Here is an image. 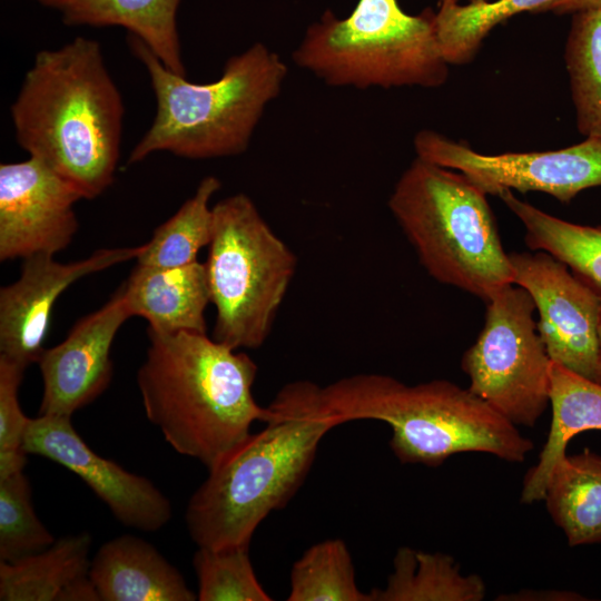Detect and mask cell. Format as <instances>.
<instances>
[{
	"label": "cell",
	"mask_w": 601,
	"mask_h": 601,
	"mask_svg": "<svg viewBox=\"0 0 601 601\" xmlns=\"http://www.w3.org/2000/svg\"><path fill=\"white\" fill-rule=\"evenodd\" d=\"M199 601H272L259 583L249 545L198 546L193 558Z\"/></svg>",
	"instance_id": "cell-28"
},
{
	"label": "cell",
	"mask_w": 601,
	"mask_h": 601,
	"mask_svg": "<svg viewBox=\"0 0 601 601\" xmlns=\"http://www.w3.org/2000/svg\"><path fill=\"white\" fill-rule=\"evenodd\" d=\"M593 8H601V0H556L549 4L543 12L552 11L558 14H565Z\"/></svg>",
	"instance_id": "cell-32"
},
{
	"label": "cell",
	"mask_w": 601,
	"mask_h": 601,
	"mask_svg": "<svg viewBox=\"0 0 601 601\" xmlns=\"http://www.w3.org/2000/svg\"><path fill=\"white\" fill-rule=\"evenodd\" d=\"M120 288L131 317L144 318L147 329L207 333L210 292L205 263L179 267L137 264Z\"/></svg>",
	"instance_id": "cell-16"
},
{
	"label": "cell",
	"mask_w": 601,
	"mask_h": 601,
	"mask_svg": "<svg viewBox=\"0 0 601 601\" xmlns=\"http://www.w3.org/2000/svg\"><path fill=\"white\" fill-rule=\"evenodd\" d=\"M534 311L523 287L501 289L486 302L483 328L461 361L467 388L515 426L533 427L550 404L552 361Z\"/></svg>",
	"instance_id": "cell-9"
},
{
	"label": "cell",
	"mask_w": 601,
	"mask_h": 601,
	"mask_svg": "<svg viewBox=\"0 0 601 601\" xmlns=\"http://www.w3.org/2000/svg\"><path fill=\"white\" fill-rule=\"evenodd\" d=\"M486 196L462 173L416 157L388 198L427 274L485 302L514 284Z\"/></svg>",
	"instance_id": "cell-6"
},
{
	"label": "cell",
	"mask_w": 601,
	"mask_h": 601,
	"mask_svg": "<svg viewBox=\"0 0 601 601\" xmlns=\"http://www.w3.org/2000/svg\"><path fill=\"white\" fill-rule=\"evenodd\" d=\"M53 543V535L35 512L23 472L0 480V561L12 562Z\"/></svg>",
	"instance_id": "cell-29"
},
{
	"label": "cell",
	"mask_w": 601,
	"mask_h": 601,
	"mask_svg": "<svg viewBox=\"0 0 601 601\" xmlns=\"http://www.w3.org/2000/svg\"><path fill=\"white\" fill-rule=\"evenodd\" d=\"M564 60L578 131L601 139V8L572 13Z\"/></svg>",
	"instance_id": "cell-25"
},
{
	"label": "cell",
	"mask_w": 601,
	"mask_h": 601,
	"mask_svg": "<svg viewBox=\"0 0 601 601\" xmlns=\"http://www.w3.org/2000/svg\"><path fill=\"white\" fill-rule=\"evenodd\" d=\"M268 406L266 426L209 469L189 499L186 523L198 546L249 545L262 521L300 487L323 437L342 424L311 381L286 384Z\"/></svg>",
	"instance_id": "cell-2"
},
{
	"label": "cell",
	"mask_w": 601,
	"mask_h": 601,
	"mask_svg": "<svg viewBox=\"0 0 601 601\" xmlns=\"http://www.w3.org/2000/svg\"><path fill=\"white\" fill-rule=\"evenodd\" d=\"M370 594L372 601H482L486 587L480 575L462 574L446 553L402 546L386 584Z\"/></svg>",
	"instance_id": "cell-22"
},
{
	"label": "cell",
	"mask_w": 601,
	"mask_h": 601,
	"mask_svg": "<svg viewBox=\"0 0 601 601\" xmlns=\"http://www.w3.org/2000/svg\"><path fill=\"white\" fill-rule=\"evenodd\" d=\"M89 578L100 601H194L197 593L149 542L121 535L102 544Z\"/></svg>",
	"instance_id": "cell-17"
},
{
	"label": "cell",
	"mask_w": 601,
	"mask_h": 601,
	"mask_svg": "<svg viewBox=\"0 0 601 601\" xmlns=\"http://www.w3.org/2000/svg\"><path fill=\"white\" fill-rule=\"evenodd\" d=\"M180 0H76L62 13L67 26L122 27L170 71L186 76L177 30Z\"/></svg>",
	"instance_id": "cell-19"
},
{
	"label": "cell",
	"mask_w": 601,
	"mask_h": 601,
	"mask_svg": "<svg viewBox=\"0 0 601 601\" xmlns=\"http://www.w3.org/2000/svg\"><path fill=\"white\" fill-rule=\"evenodd\" d=\"M543 500L570 546L601 543V454L585 447L554 466Z\"/></svg>",
	"instance_id": "cell-20"
},
{
	"label": "cell",
	"mask_w": 601,
	"mask_h": 601,
	"mask_svg": "<svg viewBox=\"0 0 601 601\" xmlns=\"http://www.w3.org/2000/svg\"><path fill=\"white\" fill-rule=\"evenodd\" d=\"M599 338H600V357H599V367H598V374L595 381L601 383V318H600V325H599Z\"/></svg>",
	"instance_id": "cell-34"
},
{
	"label": "cell",
	"mask_w": 601,
	"mask_h": 601,
	"mask_svg": "<svg viewBox=\"0 0 601 601\" xmlns=\"http://www.w3.org/2000/svg\"><path fill=\"white\" fill-rule=\"evenodd\" d=\"M288 601H372L355 577L346 543L329 539L309 546L290 570Z\"/></svg>",
	"instance_id": "cell-27"
},
{
	"label": "cell",
	"mask_w": 601,
	"mask_h": 601,
	"mask_svg": "<svg viewBox=\"0 0 601 601\" xmlns=\"http://www.w3.org/2000/svg\"><path fill=\"white\" fill-rule=\"evenodd\" d=\"M435 12L403 11L397 0H358L345 18L326 10L293 52L297 67L333 87L357 89L445 83Z\"/></svg>",
	"instance_id": "cell-7"
},
{
	"label": "cell",
	"mask_w": 601,
	"mask_h": 601,
	"mask_svg": "<svg viewBox=\"0 0 601 601\" xmlns=\"http://www.w3.org/2000/svg\"><path fill=\"white\" fill-rule=\"evenodd\" d=\"M552 420L538 463L523 479L521 502L543 500L556 463L566 454L569 442L585 431H601V383L556 363L550 367Z\"/></svg>",
	"instance_id": "cell-18"
},
{
	"label": "cell",
	"mask_w": 601,
	"mask_h": 601,
	"mask_svg": "<svg viewBox=\"0 0 601 601\" xmlns=\"http://www.w3.org/2000/svg\"><path fill=\"white\" fill-rule=\"evenodd\" d=\"M220 187L221 181L216 176L204 177L194 195L141 245V252L136 258L137 264L179 267L197 262L198 252L207 247L211 239L210 201Z\"/></svg>",
	"instance_id": "cell-24"
},
{
	"label": "cell",
	"mask_w": 601,
	"mask_h": 601,
	"mask_svg": "<svg viewBox=\"0 0 601 601\" xmlns=\"http://www.w3.org/2000/svg\"><path fill=\"white\" fill-rule=\"evenodd\" d=\"M416 157L462 173L486 195L504 190L540 191L570 203L584 189L601 186V139L558 150L486 155L433 130L414 138Z\"/></svg>",
	"instance_id": "cell-10"
},
{
	"label": "cell",
	"mask_w": 601,
	"mask_h": 601,
	"mask_svg": "<svg viewBox=\"0 0 601 601\" xmlns=\"http://www.w3.org/2000/svg\"><path fill=\"white\" fill-rule=\"evenodd\" d=\"M147 335L137 372L147 418L176 452L209 470L252 434L254 423L272 415L253 395L257 365L207 333Z\"/></svg>",
	"instance_id": "cell-3"
},
{
	"label": "cell",
	"mask_w": 601,
	"mask_h": 601,
	"mask_svg": "<svg viewBox=\"0 0 601 601\" xmlns=\"http://www.w3.org/2000/svg\"><path fill=\"white\" fill-rule=\"evenodd\" d=\"M496 600H524V601H581L588 600L584 595L577 593L574 591L566 590H555V589H544V590H532V589H522L516 593L499 595Z\"/></svg>",
	"instance_id": "cell-31"
},
{
	"label": "cell",
	"mask_w": 601,
	"mask_h": 601,
	"mask_svg": "<svg viewBox=\"0 0 601 601\" xmlns=\"http://www.w3.org/2000/svg\"><path fill=\"white\" fill-rule=\"evenodd\" d=\"M323 408L339 422L377 420L392 428L390 447L403 464L435 467L464 452L522 463L531 440L490 405L446 380L407 385L384 374L361 373L318 386Z\"/></svg>",
	"instance_id": "cell-4"
},
{
	"label": "cell",
	"mask_w": 601,
	"mask_h": 601,
	"mask_svg": "<svg viewBox=\"0 0 601 601\" xmlns=\"http://www.w3.org/2000/svg\"><path fill=\"white\" fill-rule=\"evenodd\" d=\"M556 0H482L460 4L455 0L440 2L434 24L437 41L449 65L471 61L484 38L504 20L524 12H543Z\"/></svg>",
	"instance_id": "cell-26"
},
{
	"label": "cell",
	"mask_w": 601,
	"mask_h": 601,
	"mask_svg": "<svg viewBox=\"0 0 601 601\" xmlns=\"http://www.w3.org/2000/svg\"><path fill=\"white\" fill-rule=\"evenodd\" d=\"M441 1H444V0H440ZM455 1H459V0H455ZM476 1H482V0H470V2H476Z\"/></svg>",
	"instance_id": "cell-35"
},
{
	"label": "cell",
	"mask_w": 601,
	"mask_h": 601,
	"mask_svg": "<svg viewBox=\"0 0 601 601\" xmlns=\"http://www.w3.org/2000/svg\"><path fill=\"white\" fill-rule=\"evenodd\" d=\"M91 541L82 532L19 560L0 561V600L61 601L75 581L89 574Z\"/></svg>",
	"instance_id": "cell-21"
},
{
	"label": "cell",
	"mask_w": 601,
	"mask_h": 601,
	"mask_svg": "<svg viewBox=\"0 0 601 601\" xmlns=\"http://www.w3.org/2000/svg\"><path fill=\"white\" fill-rule=\"evenodd\" d=\"M140 252L141 245L98 249L71 263L49 254L22 259L19 278L0 289V355L24 367L38 363L58 297L82 277L136 259Z\"/></svg>",
	"instance_id": "cell-14"
},
{
	"label": "cell",
	"mask_w": 601,
	"mask_h": 601,
	"mask_svg": "<svg viewBox=\"0 0 601 601\" xmlns=\"http://www.w3.org/2000/svg\"><path fill=\"white\" fill-rule=\"evenodd\" d=\"M26 367L0 355V480L23 472V446L30 417L20 407L18 392Z\"/></svg>",
	"instance_id": "cell-30"
},
{
	"label": "cell",
	"mask_w": 601,
	"mask_h": 601,
	"mask_svg": "<svg viewBox=\"0 0 601 601\" xmlns=\"http://www.w3.org/2000/svg\"><path fill=\"white\" fill-rule=\"evenodd\" d=\"M128 43L146 68L156 98L154 120L128 165L159 151L188 159L243 154L288 72L275 51L256 42L230 57L217 80L196 83L167 69L138 38L130 35Z\"/></svg>",
	"instance_id": "cell-5"
},
{
	"label": "cell",
	"mask_w": 601,
	"mask_h": 601,
	"mask_svg": "<svg viewBox=\"0 0 601 601\" xmlns=\"http://www.w3.org/2000/svg\"><path fill=\"white\" fill-rule=\"evenodd\" d=\"M525 229V243L564 263L601 295V226L581 225L550 215L513 191L499 195Z\"/></svg>",
	"instance_id": "cell-23"
},
{
	"label": "cell",
	"mask_w": 601,
	"mask_h": 601,
	"mask_svg": "<svg viewBox=\"0 0 601 601\" xmlns=\"http://www.w3.org/2000/svg\"><path fill=\"white\" fill-rule=\"evenodd\" d=\"M79 190L38 158L0 165V260L66 249L78 231Z\"/></svg>",
	"instance_id": "cell-12"
},
{
	"label": "cell",
	"mask_w": 601,
	"mask_h": 601,
	"mask_svg": "<svg viewBox=\"0 0 601 601\" xmlns=\"http://www.w3.org/2000/svg\"><path fill=\"white\" fill-rule=\"evenodd\" d=\"M35 1H37L38 3L42 6L59 9L60 11H62L76 0H35Z\"/></svg>",
	"instance_id": "cell-33"
},
{
	"label": "cell",
	"mask_w": 601,
	"mask_h": 601,
	"mask_svg": "<svg viewBox=\"0 0 601 601\" xmlns=\"http://www.w3.org/2000/svg\"><path fill=\"white\" fill-rule=\"evenodd\" d=\"M510 259L513 283L535 304L538 333L551 361L595 381L601 295L546 252L511 253Z\"/></svg>",
	"instance_id": "cell-11"
},
{
	"label": "cell",
	"mask_w": 601,
	"mask_h": 601,
	"mask_svg": "<svg viewBox=\"0 0 601 601\" xmlns=\"http://www.w3.org/2000/svg\"><path fill=\"white\" fill-rule=\"evenodd\" d=\"M130 317L119 287L104 306L78 319L62 342L42 351L37 363L43 382L39 415L71 417L106 391L112 378V343Z\"/></svg>",
	"instance_id": "cell-15"
},
{
	"label": "cell",
	"mask_w": 601,
	"mask_h": 601,
	"mask_svg": "<svg viewBox=\"0 0 601 601\" xmlns=\"http://www.w3.org/2000/svg\"><path fill=\"white\" fill-rule=\"evenodd\" d=\"M206 264L213 338L234 349H256L270 335L294 278L297 257L243 193L213 205Z\"/></svg>",
	"instance_id": "cell-8"
},
{
	"label": "cell",
	"mask_w": 601,
	"mask_h": 601,
	"mask_svg": "<svg viewBox=\"0 0 601 601\" xmlns=\"http://www.w3.org/2000/svg\"><path fill=\"white\" fill-rule=\"evenodd\" d=\"M124 114L99 42L80 36L36 55L10 108L19 146L83 199L114 183Z\"/></svg>",
	"instance_id": "cell-1"
},
{
	"label": "cell",
	"mask_w": 601,
	"mask_h": 601,
	"mask_svg": "<svg viewBox=\"0 0 601 601\" xmlns=\"http://www.w3.org/2000/svg\"><path fill=\"white\" fill-rule=\"evenodd\" d=\"M28 454L43 456L78 475L124 525L157 531L171 519L169 500L148 479L93 452L71 417L30 418L23 441Z\"/></svg>",
	"instance_id": "cell-13"
}]
</instances>
